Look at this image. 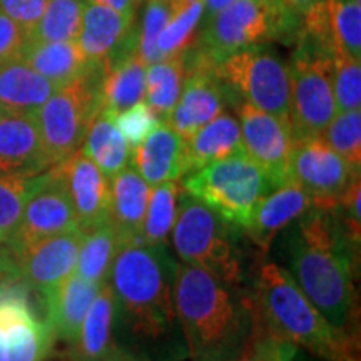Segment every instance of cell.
<instances>
[{"mask_svg":"<svg viewBox=\"0 0 361 361\" xmlns=\"http://www.w3.org/2000/svg\"><path fill=\"white\" fill-rule=\"evenodd\" d=\"M17 278H20V274L16 256L7 243H0V286Z\"/></svg>","mask_w":361,"mask_h":361,"instance_id":"obj_43","label":"cell"},{"mask_svg":"<svg viewBox=\"0 0 361 361\" xmlns=\"http://www.w3.org/2000/svg\"><path fill=\"white\" fill-rule=\"evenodd\" d=\"M252 288V300L247 303L251 319L273 340L301 346L326 361H360V348L329 326L281 266L259 264Z\"/></svg>","mask_w":361,"mask_h":361,"instance_id":"obj_3","label":"cell"},{"mask_svg":"<svg viewBox=\"0 0 361 361\" xmlns=\"http://www.w3.org/2000/svg\"><path fill=\"white\" fill-rule=\"evenodd\" d=\"M202 13V0H171L169 20L157 39L159 61L191 51L200 35Z\"/></svg>","mask_w":361,"mask_h":361,"instance_id":"obj_30","label":"cell"},{"mask_svg":"<svg viewBox=\"0 0 361 361\" xmlns=\"http://www.w3.org/2000/svg\"><path fill=\"white\" fill-rule=\"evenodd\" d=\"M47 4L49 0H0V11L29 34V30L44 13Z\"/></svg>","mask_w":361,"mask_h":361,"instance_id":"obj_41","label":"cell"},{"mask_svg":"<svg viewBox=\"0 0 361 361\" xmlns=\"http://www.w3.org/2000/svg\"><path fill=\"white\" fill-rule=\"evenodd\" d=\"M82 229L56 234L17 252L16 261L24 281L44 296L75 271Z\"/></svg>","mask_w":361,"mask_h":361,"instance_id":"obj_15","label":"cell"},{"mask_svg":"<svg viewBox=\"0 0 361 361\" xmlns=\"http://www.w3.org/2000/svg\"><path fill=\"white\" fill-rule=\"evenodd\" d=\"M0 361H8L7 340H6V335H4L2 328H0Z\"/></svg>","mask_w":361,"mask_h":361,"instance_id":"obj_47","label":"cell"},{"mask_svg":"<svg viewBox=\"0 0 361 361\" xmlns=\"http://www.w3.org/2000/svg\"><path fill=\"white\" fill-rule=\"evenodd\" d=\"M84 0H49L40 19L27 34V40L64 42L75 40L80 30Z\"/></svg>","mask_w":361,"mask_h":361,"instance_id":"obj_33","label":"cell"},{"mask_svg":"<svg viewBox=\"0 0 361 361\" xmlns=\"http://www.w3.org/2000/svg\"><path fill=\"white\" fill-rule=\"evenodd\" d=\"M44 173L35 176L0 178V243H7L20 223L27 200L42 180Z\"/></svg>","mask_w":361,"mask_h":361,"instance_id":"obj_35","label":"cell"},{"mask_svg":"<svg viewBox=\"0 0 361 361\" xmlns=\"http://www.w3.org/2000/svg\"><path fill=\"white\" fill-rule=\"evenodd\" d=\"M293 355H295V353H291L290 356H286V358H284V360H281V361H291V358H293Z\"/></svg>","mask_w":361,"mask_h":361,"instance_id":"obj_48","label":"cell"},{"mask_svg":"<svg viewBox=\"0 0 361 361\" xmlns=\"http://www.w3.org/2000/svg\"><path fill=\"white\" fill-rule=\"evenodd\" d=\"M358 178L360 169L336 154L322 137L293 141L290 180L308 192L313 207L335 211L343 192Z\"/></svg>","mask_w":361,"mask_h":361,"instance_id":"obj_11","label":"cell"},{"mask_svg":"<svg viewBox=\"0 0 361 361\" xmlns=\"http://www.w3.org/2000/svg\"><path fill=\"white\" fill-rule=\"evenodd\" d=\"M79 219L56 166L44 171L42 180L25 202L20 223L7 245L13 256L45 238L79 229Z\"/></svg>","mask_w":361,"mask_h":361,"instance_id":"obj_12","label":"cell"},{"mask_svg":"<svg viewBox=\"0 0 361 361\" xmlns=\"http://www.w3.org/2000/svg\"><path fill=\"white\" fill-rule=\"evenodd\" d=\"M174 271L166 247L123 243L112 261L109 284L134 329L159 338L174 324Z\"/></svg>","mask_w":361,"mask_h":361,"instance_id":"obj_4","label":"cell"},{"mask_svg":"<svg viewBox=\"0 0 361 361\" xmlns=\"http://www.w3.org/2000/svg\"><path fill=\"white\" fill-rule=\"evenodd\" d=\"M184 192L213 209L226 223L245 228L258 202L274 189L263 169L245 152L186 174Z\"/></svg>","mask_w":361,"mask_h":361,"instance_id":"obj_9","label":"cell"},{"mask_svg":"<svg viewBox=\"0 0 361 361\" xmlns=\"http://www.w3.org/2000/svg\"><path fill=\"white\" fill-rule=\"evenodd\" d=\"M229 102L228 92L214 72V62L196 47L186 52V79L174 109L164 121L184 141L213 121Z\"/></svg>","mask_w":361,"mask_h":361,"instance_id":"obj_13","label":"cell"},{"mask_svg":"<svg viewBox=\"0 0 361 361\" xmlns=\"http://www.w3.org/2000/svg\"><path fill=\"white\" fill-rule=\"evenodd\" d=\"M326 7L335 52L361 61V2L326 0Z\"/></svg>","mask_w":361,"mask_h":361,"instance_id":"obj_34","label":"cell"},{"mask_svg":"<svg viewBox=\"0 0 361 361\" xmlns=\"http://www.w3.org/2000/svg\"><path fill=\"white\" fill-rule=\"evenodd\" d=\"M146 71L147 66L137 56L135 49H130L106 66L101 92L102 109L116 116L144 101Z\"/></svg>","mask_w":361,"mask_h":361,"instance_id":"obj_26","label":"cell"},{"mask_svg":"<svg viewBox=\"0 0 361 361\" xmlns=\"http://www.w3.org/2000/svg\"><path fill=\"white\" fill-rule=\"evenodd\" d=\"M117 301L111 284H102L92 305L85 313L78 341L71 346L72 361H107L117 350L112 326H114Z\"/></svg>","mask_w":361,"mask_h":361,"instance_id":"obj_23","label":"cell"},{"mask_svg":"<svg viewBox=\"0 0 361 361\" xmlns=\"http://www.w3.org/2000/svg\"><path fill=\"white\" fill-rule=\"evenodd\" d=\"M101 286L72 273L59 286L42 296L45 305V319L51 328L54 340H62L67 345L78 341L85 313L97 296Z\"/></svg>","mask_w":361,"mask_h":361,"instance_id":"obj_20","label":"cell"},{"mask_svg":"<svg viewBox=\"0 0 361 361\" xmlns=\"http://www.w3.org/2000/svg\"><path fill=\"white\" fill-rule=\"evenodd\" d=\"M149 201V184L134 168H124L112 178L109 221L121 243L139 241V231Z\"/></svg>","mask_w":361,"mask_h":361,"instance_id":"obj_25","label":"cell"},{"mask_svg":"<svg viewBox=\"0 0 361 361\" xmlns=\"http://www.w3.org/2000/svg\"><path fill=\"white\" fill-rule=\"evenodd\" d=\"M114 124L133 151L161 124V119L146 102L141 101L116 114Z\"/></svg>","mask_w":361,"mask_h":361,"instance_id":"obj_39","label":"cell"},{"mask_svg":"<svg viewBox=\"0 0 361 361\" xmlns=\"http://www.w3.org/2000/svg\"><path fill=\"white\" fill-rule=\"evenodd\" d=\"M51 168L32 116H0V178L35 176Z\"/></svg>","mask_w":361,"mask_h":361,"instance_id":"obj_19","label":"cell"},{"mask_svg":"<svg viewBox=\"0 0 361 361\" xmlns=\"http://www.w3.org/2000/svg\"><path fill=\"white\" fill-rule=\"evenodd\" d=\"M78 44L92 64L109 66L137 42L135 20L99 4H85Z\"/></svg>","mask_w":361,"mask_h":361,"instance_id":"obj_17","label":"cell"},{"mask_svg":"<svg viewBox=\"0 0 361 361\" xmlns=\"http://www.w3.org/2000/svg\"><path fill=\"white\" fill-rule=\"evenodd\" d=\"M107 361H141V360L135 358V356L129 355V353H126V351H123V350L117 348V350L114 351V355H112L111 358L107 360Z\"/></svg>","mask_w":361,"mask_h":361,"instance_id":"obj_46","label":"cell"},{"mask_svg":"<svg viewBox=\"0 0 361 361\" xmlns=\"http://www.w3.org/2000/svg\"><path fill=\"white\" fill-rule=\"evenodd\" d=\"M288 62L290 129L293 141L319 137L336 116L333 92V51L298 35Z\"/></svg>","mask_w":361,"mask_h":361,"instance_id":"obj_7","label":"cell"},{"mask_svg":"<svg viewBox=\"0 0 361 361\" xmlns=\"http://www.w3.org/2000/svg\"><path fill=\"white\" fill-rule=\"evenodd\" d=\"M130 154L134 169L149 186L184 176V139L164 123L157 126Z\"/></svg>","mask_w":361,"mask_h":361,"instance_id":"obj_21","label":"cell"},{"mask_svg":"<svg viewBox=\"0 0 361 361\" xmlns=\"http://www.w3.org/2000/svg\"><path fill=\"white\" fill-rule=\"evenodd\" d=\"M59 87L20 59L0 64V116H34Z\"/></svg>","mask_w":361,"mask_h":361,"instance_id":"obj_22","label":"cell"},{"mask_svg":"<svg viewBox=\"0 0 361 361\" xmlns=\"http://www.w3.org/2000/svg\"><path fill=\"white\" fill-rule=\"evenodd\" d=\"M104 72L106 66H90L79 78L61 85L32 116L51 166L82 146L90 121L101 109Z\"/></svg>","mask_w":361,"mask_h":361,"instance_id":"obj_6","label":"cell"},{"mask_svg":"<svg viewBox=\"0 0 361 361\" xmlns=\"http://www.w3.org/2000/svg\"><path fill=\"white\" fill-rule=\"evenodd\" d=\"M173 300L192 361H231L241 353L251 335V313L234 301L229 286L204 269L180 264Z\"/></svg>","mask_w":361,"mask_h":361,"instance_id":"obj_2","label":"cell"},{"mask_svg":"<svg viewBox=\"0 0 361 361\" xmlns=\"http://www.w3.org/2000/svg\"><path fill=\"white\" fill-rule=\"evenodd\" d=\"M54 166L64 180L80 229L92 228L109 219V180L82 149L79 147L67 159Z\"/></svg>","mask_w":361,"mask_h":361,"instance_id":"obj_16","label":"cell"},{"mask_svg":"<svg viewBox=\"0 0 361 361\" xmlns=\"http://www.w3.org/2000/svg\"><path fill=\"white\" fill-rule=\"evenodd\" d=\"M336 154L356 169H361V111L336 112L319 135Z\"/></svg>","mask_w":361,"mask_h":361,"instance_id":"obj_36","label":"cell"},{"mask_svg":"<svg viewBox=\"0 0 361 361\" xmlns=\"http://www.w3.org/2000/svg\"><path fill=\"white\" fill-rule=\"evenodd\" d=\"M27 44V32L0 11V64L19 59Z\"/></svg>","mask_w":361,"mask_h":361,"instance_id":"obj_42","label":"cell"},{"mask_svg":"<svg viewBox=\"0 0 361 361\" xmlns=\"http://www.w3.org/2000/svg\"><path fill=\"white\" fill-rule=\"evenodd\" d=\"M241 152L245 151L238 117L223 111L184 141V176Z\"/></svg>","mask_w":361,"mask_h":361,"instance_id":"obj_24","label":"cell"},{"mask_svg":"<svg viewBox=\"0 0 361 361\" xmlns=\"http://www.w3.org/2000/svg\"><path fill=\"white\" fill-rule=\"evenodd\" d=\"M186 79V54L147 66L144 102L154 111L161 123L168 119L183 92Z\"/></svg>","mask_w":361,"mask_h":361,"instance_id":"obj_31","label":"cell"},{"mask_svg":"<svg viewBox=\"0 0 361 361\" xmlns=\"http://www.w3.org/2000/svg\"><path fill=\"white\" fill-rule=\"evenodd\" d=\"M284 2H286L291 8H295L298 13H305L313 4L318 2V0H284Z\"/></svg>","mask_w":361,"mask_h":361,"instance_id":"obj_45","label":"cell"},{"mask_svg":"<svg viewBox=\"0 0 361 361\" xmlns=\"http://www.w3.org/2000/svg\"><path fill=\"white\" fill-rule=\"evenodd\" d=\"M19 59L57 87L79 78L90 66H94L80 51L78 40H64V42L27 40Z\"/></svg>","mask_w":361,"mask_h":361,"instance_id":"obj_27","label":"cell"},{"mask_svg":"<svg viewBox=\"0 0 361 361\" xmlns=\"http://www.w3.org/2000/svg\"><path fill=\"white\" fill-rule=\"evenodd\" d=\"M238 112L245 154L268 176L274 188L290 180L293 135L290 126L245 101L233 104Z\"/></svg>","mask_w":361,"mask_h":361,"instance_id":"obj_14","label":"cell"},{"mask_svg":"<svg viewBox=\"0 0 361 361\" xmlns=\"http://www.w3.org/2000/svg\"><path fill=\"white\" fill-rule=\"evenodd\" d=\"M231 226L201 201L184 192L173 228V246L184 264L211 273L226 286L243 281Z\"/></svg>","mask_w":361,"mask_h":361,"instance_id":"obj_8","label":"cell"},{"mask_svg":"<svg viewBox=\"0 0 361 361\" xmlns=\"http://www.w3.org/2000/svg\"><path fill=\"white\" fill-rule=\"evenodd\" d=\"M141 24L137 29V42H135V52L141 57L146 66L159 62L157 56V39L168 24L171 16V0H144Z\"/></svg>","mask_w":361,"mask_h":361,"instance_id":"obj_37","label":"cell"},{"mask_svg":"<svg viewBox=\"0 0 361 361\" xmlns=\"http://www.w3.org/2000/svg\"><path fill=\"white\" fill-rule=\"evenodd\" d=\"M178 197L179 188L176 180L157 184L152 192H149L139 243L152 247H166L178 216Z\"/></svg>","mask_w":361,"mask_h":361,"instance_id":"obj_32","label":"cell"},{"mask_svg":"<svg viewBox=\"0 0 361 361\" xmlns=\"http://www.w3.org/2000/svg\"><path fill=\"white\" fill-rule=\"evenodd\" d=\"M291 276L329 326L360 348V308L355 269L360 251L343 233L333 211L310 207L288 238Z\"/></svg>","mask_w":361,"mask_h":361,"instance_id":"obj_1","label":"cell"},{"mask_svg":"<svg viewBox=\"0 0 361 361\" xmlns=\"http://www.w3.org/2000/svg\"><path fill=\"white\" fill-rule=\"evenodd\" d=\"M121 245L123 243L119 234L116 233L109 219L92 228L82 229V243H80L75 274L99 286L109 283L112 261Z\"/></svg>","mask_w":361,"mask_h":361,"instance_id":"obj_29","label":"cell"},{"mask_svg":"<svg viewBox=\"0 0 361 361\" xmlns=\"http://www.w3.org/2000/svg\"><path fill=\"white\" fill-rule=\"evenodd\" d=\"M333 92L338 112L356 111L361 106V61L333 54Z\"/></svg>","mask_w":361,"mask_h":361,"instance_id":"obj_38","label":"cell"},{"mask_svg":"<svg viewBox=\"0 0 361 361\" xmlns=\"http://www.w3.org/2000/svg\"><path fill=\"white\" fill-rule=\"evenodd\" d=\"M233 0H202V8H204V13H202V22H207L213 19L214 16H218L221 11H224L226 7L231 4Z\"/></svg>","mask_w":361,"mask_h":361,"instance_id":"obj_44","label":"cell"},{"mask_svg":"<svg viewBox=\"0 0 361 361\" xmlns=\"http://www.w3.org/2000/svg\"><path fill=\"white\" fill-rule=\"evenodd\" d=\"M310 207H313V202L308 192L293 180H288L258 202L245 226V231L247 238L266 252L274 238L300 219Z\"/></svg>","mask_w":361,"mask_h":361,"instance_id":"obj_18","label":"cell"},{"mask_svg":"<svg viewBox=\"0 0 361 361\" xmlns=\"http://www.w3.org/2000/svg\"><path fill=\"white\" fill-rule=\"evenodd\" d=\"M300 30L301 13L284 0H233L218 16L202 22L194 47L218 62L243 49L295 44Z\"/></svg>","mask_w":361,"mask_h":361,"instance_id":"obj_5","label":"cell"},{"mask_svg":"<svg viewBox=\"0 0 361 361\" xmlns=\"http://www.w3.org/2000/svg\"><path fill=\"white\" fill-rule=\"evenodd\" d=\"M137 2H139V4H141V2H144V0H137Z\"/></svg>","mask_w":361,"mask_h":361,"instance_id":"obj_49","label":"cell"},{"mask_svg":"<svg viewBox=\"0 0 361 361\" xmlns=\"http://www.w3.org/2000/svg\"><path fill=\"white\" fill-rule=\"evenodd\" d=\"M229 102L245 101L290 126L288 64L266 45L243 49L214 62Z\"/></svg>","mask_w":361,"mask_h":361,"instance_id":"obj_10","label":"cell"},{"mask_svg":"<svg viewBox=\"0 0 361 361\" xmlns=\"http://www.w3.org/2000/svg\"><path fill=\"white\" fill-rule=\"evenodd\" d=\"M80 149L97 164L107 178H114L130 159V149L114 124V116L102 107L90 121Z\"/></svg>","mask_w":361,"mask_h":361,"instance_id":"obj_28","label":"cell"},{"mask_svg":"<svg viewBox=\"0 0 361 361\" xmlns=\"http://www.w3.org/2000/svg\"><path fill=\"white\" fill-rule=\"evenodd\" d=\"M251 335L241 353L231 361H281L295 353V346L273 340L259 324L251 319Z\"/></svg>","mask_w":361,"mask_h":361,"instance_id":"obj_40","label":"cell"}]
</instances>
